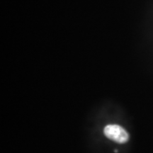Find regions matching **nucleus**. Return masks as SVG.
Returning <instances> with one entry per match:
<instances>
[{"instance_id":"nucleus-1","label":"nucleus","mask_w":153,"mask_h":153,"mask_svg":"<svg viewBox=\"0 0 153 153\" xmlns=\"http://www.w3.org/2000/svg\"><path fill=\"white\" fill-rule=\"evenodd\" d=\"M104 133L107 138L115 143L123 144L129 140V134L122 126L117 124H108L105 126Z\"/></svg>"}]
</instances>
